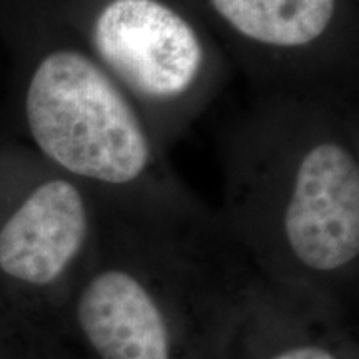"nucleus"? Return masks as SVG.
Masks as SVG:
<instances>
[{
  "mask_svg": "<svg viewBox=\"0 0 359 359\" xmlns=\"http://www.w3.org/2000/svg\"><path fill=\"white\" fill-rule=\"evenodd\" d=\"M24 111L42 155L72 178L135 185L154 167V140L138 105L88 50L57 47L40 57Z\"/></svg>",
  "mask_w": 359,
  "mask_h": 359,
  "instance_id": "nucleus-1",
  "label": "nucleus"
},
{
  "mask_svg": "<svg viewBox=\"0 0 359 359\" xmlns=\"http://www.w3.org/2000/svg\"><path fill=\"white\" fill-rule=\"evenodd\" d=\"M88 52L137 105L173 109L206 82L210 50L191 22L160 0H111L90 29Z\"/></svg>",
  "mask_w": 359,
  "mask_h": 359,
  "instance_id": "nucleus-2",
  "label": "nucleus"
},
{
  "mask_svg": "<svg viewBox=\"0 0 359 359\" xmlns=\"http://www.w3.org/2000/svg\"><path fill=\"white\" fill-rule=\"evenodd\" d=\"M283 205V231L299 263L331 273L359 253V160L339 133L320 132L294 151Z\"/></svg>",
  "mask_w": 359,
  "mask_h": 359,
  "instance_id": "nucleus-3",
  "label": "nucleus"
},
{
  "mask_svg": "<svg viewBox=\"0 0 359 359\" xmlns=\"http://www.w3.org/2000/svg\"><path fill=\"white\" fill-rule=\"evenodd\" d=\"M88 226L79 183L64 177L45 180L0 228V269L27 285H50L79 257Z\"/></svg>",
  "mask_w": 359,
  "mask_h": 359,
  "instance_id": "nucleus-4",
  "label": "nucleus"
},
{
  "mask_svg": "<svg viewBox=\"0 0 359 359\" xmlns=\"http://www.w3.org/2000/svg\"><path fill=\"white\" fill-rule=\"evenodd\" d=\"M79 323L102 359H170L167 323L138 278L107 269L79 299Z\"/></svg>",
  "mask_w": 359,
  "mask_h": 359,
  "instance_id": "nucleus-5",
  "label": "nucleus"
},
{
  "mask_svg": "<svg viewBox=\"0 0 359 359\" xmlns=\"http://www.w3.org/2000/svg\"><path fill=\"white\" fill-rule=\"evenodd\" d=\"M238 35L266 50L313 48L333 24L336 0H212Z\"/></svg>",
  "mask_w": 359,
  "mask_h": 359,
  "instance_id": "nucleus-6",
  "label": "nucleus"
},
{
  "mask_svg": "<svg viewBox=\"0 0 359 359\" xmlns=\"http://www.w3.org/2000/svg\"><path fill=\"white\" fill-rule=\"evenodd\" d=\"M273 359H336L333 354L323 348L316 346H303V348H294L290 351L280 354V356Z\"/></svg>",
  "mask_w": 359,
  "mask_h": 359,
  "instance_id": "nucleus-7",
  "label": "nucleus"
}]
</instances>
